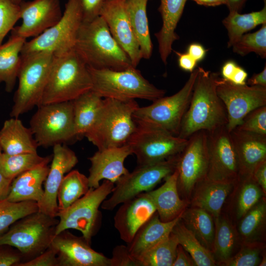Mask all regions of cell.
<instances>
[{"label": "cell", "mask_w": 266, "mask_h": 266, "mask_svg": "<svg viewBox=\"0 0 266 266\" xmlns=\"http://www.w3.org/2000/svg\"><path fill=\"white\" fill-rule=\"evenodd\" d=\"M131 154V148L127 144L120 147L98 150L88 158L91 164L88 177L89 187L98 188L101 180H107L115 184L129 172L124 166V162Z\"/></svg>", "instance_id": "22"}, {"label": "cell", "mask_w": 266, "mask_h": 266, "mask_svg": "<svg viewBox=\"0 0 266 266\" xmlns=\"http://www.w3.org/2000/svg\"><path fill=\"white\" fill-rule=\"evenodd\" d=\"M257 31L245 33L232 46L235 54L244 56L254 52L263 59L266 58V23Z\"/></svg>", "instance_id": "43"}, {"label": "cell", "mask_w": 266, "mask_h": 266, "mask_svg": "<svg viewBox=\"0 0 266 266\" xmlns=\"http://www.w3.org/2000/svg\"><path fill=\"white\" fill-rule=\"evenodd\" d=\"M192 258L188 256L181 245L178 244L175 260L172 266H195Z\"/></svg>", "instance_id": "53"}, {"label": "cell", "mask_w": 266, "mask_h": 266, "mask_svg": "<svg viewBox=\"0 0 266 266\" xmlns=\"http://www.w3.org/2000/svg\"><path fill=\"white\" fill-rule=\"evenodd\" d=\"M103 99L90 90L72 100L76 138L80 139L90 130L103 103Z\"/></svg>", "instance_id": "32"}, {"label": "cell", "mask_w": 266, "mask_h": 266, "mask_svg": "<svg viewBox=\"0 0 266 266\" xmlns=\"http://www.w3.org/2000/svg\"><path fill=\"white\" fill-rule=\"evenodd\" d=\"M230 133L237 156L239 176H252L255 168L266 161V135L237 129Z\"/></svg>", "instance_id": "23"}, {"label": "cell", "mask_w": 266, "mask_h": 266, "mask_svg": "<svg viewBox=\"0 0 266 266\" xmlns=\"http://www.w3.org/2000/svg\"><path fill=\"white\" fill-rule=\"evenodd\" d=\"M266 203L263 198L241 219L238 231L244 243H256L260 239L266 225Z\"/></svg>", "instance_id": "38"}, {"label": "cell", "mask_w": 266, "mask_h": 266, "mask_svg": "<svg viewBox=\"0 0 266 266\" xmlns=\"http://www.w3.org/2000/svg\"><path fill=\"white\" fill-rule=\"evenodd\" d=\"M92 88L88 66L74 49L55 56L41 104L72 101Z\"/></svg>", "instance_id": "4"}, {"label": "cell", "mask_w": 266, "mask_h": 266, "mask_svg": "<svg viewBox=\"0 0 266 266\" xmlns=\"http://www.w3.org/2000/svg\"><path fill=\"white\" fill-rule=\"evenodd\" d=\"M238 66L237 63L233 60L226 62L221 68L222 78L230 81Z\"/></svg>", "instance_id": "55"}, {"label": "cell", "mask_w": 266, "mask_h": 266, "mask_svg": "<svg viewBox=\"0 0 266 266\" xmlns=\"http://www.w3.org/2000/svg\"><path fill=\"white\" fill-rule=\"evenodd\" d=\"M148 0H126L127 15L138 43L142 59H149L153 51L146 7Z\"/></svg>", "instance_id": "31"}, {"label": "cell", "mask_w": 266, "mask_h": 266, "mask_svg": "<svg viewBox=\"0 0 266 266\" xmlns=\"http://www.w3.org/2000/svg\"><path fill=\"white\" fill-rule=\"evenodd\" d=\"M21 57L18 86L10 113L11 117L18 118L41 104L55 56L52 52L41 51Z\"/></svg>", "instance_id": "7"}, {"label": "cell", "mask_w": 266, "mask_h": 266, "mask_svg": "<svg viewBox=\"0 0 266 266\" xmlns=\"http://www.w3.org/2000/svg\"><path fill=\"white\" fill-rule=\"evenodd\" d=\"M135 123L136 129L127 144L135 155L138 165L155 164L176 156L188 142L187 139L173 135L159 126Z\"/></svg>", "instance_id": "10"}, {"label": "cell", "mask_w": 266, "mask_h": 266, "mask_svg": "<svg viewBox=\"0 0 266 266\" xmlns=\"http://www.w3.org/2000/svg\"><path fill=\"white\" fill-rule=\"evenodd\" d=\"M179 155L159 163L138 165L132 172L122 176L115 183L111 195L102 202L101 208L112 210L123 202L152 190L175 170Z\"/></svg>", "instance_id": "12"}, {"label": "cell", "mask_w": 266, "mask_h": 266, "mask_svg": "<svg viewBox=\"0 0 266 266\" xmlns=\"http://www.w3.org/2000/svg\"><path fill=\"white\" fill-rule=\"evenodd\" d=\"M248 73L242 67L238 66L230 82L239 85L246 84Z\"/></svg>", "instance_id": "57"}, {"label": "cell", "mask_w": 266, "mask_h": 266, "mask_svg": "<svg viewBox=\"0 0 266 266\" xmlns=\"http://www.w3.org/2000/svg\"><path fill=\"white\" fill-rule=\"evenodd\" d=\"M138 107L135 100L104 98L94 125L85 136L98 150L125 145L136 129L133 113Z\"/></svg>", "instance_id": "3"}, {"label": "cell", "mask_w": 266, "mask_h": 266, "mask_svg": "<svg viewBox=\"0 0 266 266\" xmlns=\"http://www.w3.org/2000/svg\"><path fill=\"white\" fill-rule=\"evenodd\" d=\"M180 219L200 244L212 252L215 234L213 216L203 209L192 206L184 210Z\"/></svg>", "instance_id": "33"}, {"label": "cell", "mask_w": 266, "mask_h": 266, "mask_svg": "<svg viewBox=\"0 0 266 266\" xmlns=\"http://www.w3.org/2000/svg\"><path fill=\"white\" fill-rule=\"evenodd\" d=\"M222 23L228 32V47H232L244 34L259 25L266 23V3L258 11L245 14L229 12Z\"/></svg>", "instance_id": "34"}, {"label": "cell", "mask_w": 266, "mask_h": 266, "mask_svg": "<svg viewBox=\"0 0 266 266\" xmlns=\"http://www.w3.org/2000/svg\"><path fill=\"white\" fill-rule=\"evenodd\" d=\"M178 244L176 237L171 233L142 255L138 260L141 266H172Z\"/></svg>", "instance_id": "40"}, {"label": "cell", "mask_w": 266, "mask_h": 266, "mask_svg": "<svg viewBox=\"0 0 266 266\" xmlns=\"http://www.w3.org/2000/svg\"><path fill=\"white\" fill-rule=\"evenodd\" d=\"M11 0L17 4H20L24 0Z\"/></svg>", "instance_id": "62"}, {"label": "cell", "mask_w": 266, "mask_h": 266, "mask_svg": "<svg viewBox=\"0 0 266 266\" xmlns=\"http://www.w3.org/2000/svg\"><path fill=\"white\" fill-rule=\"evenodd\" d=\"M209 158L206 178L220 182H236L239 177L237 154L227 126L207 132Z\"/></svg>", "instance_id": "16"}, {"label": "cell", "mask_w": 266, "mask_h": 266, "mask_svg": "<svg viewBox=\"0 0 266 266\" xmlns=\"http://www.w3.org/2000/svg\"><path fill=\"white\" fill-rule=\"evenodd\" d=\"M187 0H160L158 10L162 19L160 30L155 33L157 39L160 58L166 65L172 51L173 42L179 38L175 32Z\"/></svg>", "instance_id": "26"}, {"label": "cell", "mask_w": 266, "mask_h": 266, "mask_svg": "<svg viewBox=\"0 0 266 266\" xmlns=\"http://www.w3.org/2000/svg\"><path fill=\"white\" fill-rule=\"evenodd\" d=\"M235 129L266 135V105L250 111L244 117L241 123Z\"/></svg>", "instance_id": "46"}, {"label": "cell", "mask_w": 266, "mask_h": 266, "mask_svg": "<svg viewBox=\"0 0 266 266\" xmlns=\"http://www.w3.org/2000/svg\"><path fill=\"white\" fill-rule=\"evenodd\" d=\"M218 72L198 67L189 106L181 121L178 136L188 139L200 131L210 132L228 123L225 106L216 91Z\"/></svg>", "instance_id": "1"}, {"label": "cell", "mask_w": 266, "mask_h": 266, "mask_svg": "<svg viewBox=\"0 0 266 266\" xmlns=\"http://www.w3.org/2000/svg\"><path fill=\"white\" fill-rule=\"evenodd\" d=\"M198 73V68H195L183 87L175 94L161 97L148 106H139L133 113L134 120L159 126L178 136Z\"/></svg>", "instance_id": "13"}, {"label": "cell", "mask_w": 266, "mask_h": 266, "mask_svg": "<svg viewBox=\"0 0 266 266\" xmlns=\"http://www.w3.org/2000/svg\"><path fill=\"white\" fill-rule=\"evenodd\" d=\"M82 23L79 0H68L60 20L33 39L26 41L21 56L47 51L59 56L74 49Z\"/></svg>", "instance_id": "11"}, {"label": "cell", "mask_w": 266, "mask_h": 266, "mask_svg": "<svg viewBox=\"0 0 266 266\" xmlns=\"http://www.w3.org/2000/svg\"><path fill=\"white\" fill-rule=\"evenodd\" d=\"M51 164L45 181L43 196L37 203L38 211L56 217L58 211L57 194L65 176L77 164L75 153L65 144L53 146Z\"/></svg>", "instance_id": "20"}, {"label": "cell", "mask_w": 266, "mask_h": 266, "mask_svg": "<svg viewBox=\"0 0 266 266\" xmlns=\"http://www.w3.org/2000/svg\"><path fill=\"white\" fill-rule=\"evenodd\" d=\"M22 24L11 34L26 39L36 36L57 23L63 13L60 0L23 1L20 4Z\"/></svg>", "instance_id": "18"}, {"label": "cell", "mask_w": 266, "mask_h": 266, "mask_svg": "<svg viewBox=\"0 0 266 266\" xmlns=\"http://www.w3.org/2000/svg\"><path fill=\"white\" fill-rule=\"evenodd\" d=\"M263 247L260 243H244L240 251L226 261L225 266H257L262 259Z\"/></svg>", "instance_id": "44"}, {"label": "cell", "mask_w": 266, "mask_h": 266, "mask_svg": "<svg viewBox=\"0 0 266 266\" xmlns=\"http://www.w3.org/2000/svg\"></svg>", "instance_id": "64"}, {"label": "cell", "mask_w": 266, "mask_h": 266, "mask_svg": "<svg viewBox=\"0 0 266 266\" xmlns=\"http://www.w3.org/2000/svg\"><path fill=\"white\" fill-rule=\"evenodd\" d=\"M38 210L35 201L11 202L6 200L0 201V235L20 218Z\"/></svg>", "instance_id": "42"}, {"label": "cell", "mask_w": 266, "mask_h": 266, "mask_svg": "<svg viewBox=\"0 0 266 266\" xmlns=\"http://www.w3.org/2000/svg\"><path fill=\"white\" fill-rule=\"evenodd\" d=\"M114 185V183L104 180L98 188H90L86 194L68 208L58 210L56 235L64 230H76L91 244L101 225L102 214L99 208L111 193Z\"/></svg>", "instance_id": "8"}, {"label": "cell", "mask_w": 266, "mask_h": 266, "mask_svg": "<svg viewBox=\"0 0 266 266\" xmlns=\"http://www.w3.org/2000/svg\"><path fill=\"white\" fill-rule=\"evenodd\" d=\"M20 19V7L11 0H0V45Z\"/></svg>", "instance_id": "45"}, {"label": "cell", "mask_w": 266, "mask_h": 266, "mask_svg": "<svg viewBox=\"0 0 266 266\" xmlns=\"http://www.w3.org/2000/svg\"><path fill=\"white\" fill-rule=\"evenodd\" d=\"M175 52L178 56V63L180 68L184 71L192 72L195 69L198 62L187 52Z\"/></svg>", "instance_id": "51"}, {"label": "cell", "mask_w": 266, "mask_h": 266, "mask_svg": "<svg viewBox=\"0 0 266 266\" xmlns=\"http://www.w3.org/2000/svg\"><path fill=\"white\" fill-rule=\"evenodd\" d=\"M112 254L110 266H141L139 261L130 254L127 245H117Z\"/></svg>", "instance_id": "47"}, {"label": "cell", "mask_w": 266, "mask_h": 266, "mask_svg": "<svg viewBox=\"0 0 266 266\" xmlns=\"http://www.w3.org/2000/svg\"><path fill=\"white\" fill-rule=\"evenodd\" d=\"M51 158L16 176L11 185L5 200L11 202L33 201L38 203L42 199L44 189L42 184L47 176Z\"/></svg>", "instance_id": "24"}, {"label": "cell", "mask_w": 266, "mask_h": 266, "mask_svg": "<svg viewBox=\"0 0 266 266\" xmlns=\"http://www.w3.org/2000/svg\"><path fill=\"white\" fill-rule=\"evenodd\" d=\"M247 83L250 86H258L266 87V66L263 70L257 74H253L247 80Z\"/></svg>", "instance_id": "56"}, {"label": "cell", "mask_w": 266, "mask_h": 266, "mask_svg": "<svg viewBox=\"0 0 266 266\" xmlns=\"http://www.w3.org/2000/svg\"><path fill=\"white\" fill-rule=\"evenodd\" d=\"M80 5L82 22H90L100 16L105 0H78Z\"/></svg>", "instance_id": "50"}, {"label": "cell", "mask_w": 266, "mask_h": 266, "mask_svg": "<svg viewBox=\"0 0 266 266\" xmlns=\"http://www.w3.org/2000/svg\"><path fill=\"white\" fill-rule=\"evenodd\" d=\"M207 50L200 44L193 43L187 49V53L198 63L205 58Z\"/></svg>", "instance_id": "54"}, {"label": "cell", "mask_w": 266, "mask_h": 266, "mask_svg": "<svg viewBox=\"0 0 266 266\" xmlns=\"http://www.w3.org/2000/svg\"><path fill=\"white\" fill-rule=\"evenodd\" d=\"M208 165L207 132L200 130L188 139L177 163V188L182 199L188 201L196 184L206 178Z\"/></svg>", "instance_id": "14"}, {"label": "cell", "mask_w": 266, "mask_h": 266, "mask_svg": "<svg viewBox=\"0 0 266 266\" xmlns=\"http://www.w3.org/2000/svg\"><path fill=\"white\" fill-rule=\"evenodd\" d=\"M13 247L0 245V266H17L23 262L22 254Z\"/></svg>", "instance_id": "49"}, {"label": "cell", "mask_w": 266, "mask_h": 266, "mask_svg": "<svg viewBox=\"0 0 266 266\" xmlns=\"http://www.w3.org/2000/svg\"><path fill=\"white\" fill-rule=\"evenodd\" d=\"M25 42V38L11 34L6 42L0 45V83H4L7 92H11L15 85Z\"/></svg>", "instance_id": "30"}, {"label": "cell", "mask_w": 266, "mask_h": 266, "mask_svg": "<svg viewBox=\"0 0 266 266\" xmlns=\"http://www.w3.org/2000/svg\"><path fill=\"white\" fill-rule=\"evenodd\" d=\"M37 107L30 128L38 146L47 148L77 139L72 101L42 104Z\"/></svg>", "instance_id": "9"}, {"label": "cell", "mask_w": 266, "mask_h": 266, "mask_svg": "<svg viewBox=\"0 0 266 266\" xmlns=\"http://www.w3.org/2000/svg\"><path fill=\"white\" fill-rule=\"evenodd\" d=\"M247 0H226V5L228 7L229 12L237 11L239 12L241 11L243 7ZM265 4L266 0H263Z\"/></svg>", "instance_id": "59"}, {"label": "cell", "mask_w": 266, "mask_h": 266, "mask_svg": "<svg viewBox=\"0 0 266 266\" xmlns=\"http://www.w3.org/2000/svg\"><path fill=\"white\" fill-rule=\"evenodd\" d=\"M89 189L88 177L77 170L70 171L64 176L58 190V210L68 208L86 194Z\"/></svg>", "instance_id": "37"}, {"label": "cell", "mask_w": 266, "mask_h": 266, "mask_svg": "<svg viewBox=\"0 0 266 266\" xmlns=\"http://www.w3.org/2000/svg\"><path fill=\"white\" fill-rule=\"evenodd\" d=\"M259 266H266V255H263L262 257V259L261 260V261L259 263Z\"/></svg>", "instance_id": "61"}, {"label": "cell", "mask_w": 266, "mask_h": 266, "mask_svg": "<svg viewBox=\"0 0 266 266\" xmlns=\"http://www.w3.org/2000/svg\"><path fill=\"white\" fill-rule=\"evenodd\" d=\"M12 180L5 177L0 171V201L5 200L10 192Z\"/></svg>", "instance_id": "58"}, {"label": "cell", "mask_w": 266, "mask_h": 266, "mask_svg": "<svg viewBox=\"0 0 266 266\" xmlns=\"http://www.w3.org/2000/svg\"><path fill=\"white\" fill-rule=\"evenodd\" d=\"M237 181L240 190L236 200L235 215L237 219H240L263 198L265 194L252 176H239Z\"/></svg>", "instance_id": "41"}, {"label": "cell", "mask_w": 266, "mask_h": 266, "mask_svg": "<svg viewBox=\"0 0 266 266\" xmlns=\"http://www.w3.org/2000/svg\"><path fill=\"white\" fill-rule=\"evenodd\" d=\"M58 222L57 217L38 210L13 223L0 235V245L6 244L18 249L23 262L30 260L50 246Z\"/></svg>", "instance_id": "6"}, {"label": "cell", "mask_w": 266, "mask_h": 266, "mask_svg": "<svg viewBox=\"0 0 266 266\" xmlns=\"http://www.w3.org/2000/svg\"><path fill=\"white\" fill-rule=\"evenodd\" d=\"M17 266H59L56 252L49 246L35 258L20 263Z\"/></svg>", "instance_id": "48"}, {"label": "cell", "mask_w": 266, "mask_h": 266, "mask_svg": "<svg viewBox=\"0 0 266 266\" xmlns=\"http://www.w3.org/2000/svg\"><path fill=\"white\" fill-rule=\"evenodd\" d=\"M0 146L8 155L37 153L38 147L30 128L17 117L4 121L0 130Z\"/></svg>", "instance_id": "29"}, {"label": "cell", "mask_w": 266, "mask_h": 266, "mask_svg": "<svg viewBox=\"0 0 266 266\" xmlns=\"http://www.w3.org/2000/svg\"><path fill=\"white\" fill-rule=\"evenodd\" d=\"M171 233L176 237L178 244L190 255L196 266L216 265L217 262L212 253L200 244L194 235L184 226L181 219L173 227Z\"/></svg>", "instance_id": "36"}, {"label": "cell", "mask_w": 266, "mask_h": 266, "mask_svg": "<svg viewBox=\"0 0 266 266\" xmlns=\"http://www.w3.org/2000/svg\"><path fill=\"white\" fill-rule=\"evenodd\" d=\"M215 234L212 253L219 264L233 256L236 246L237 237L233 226L221 215L214 219Z\"/></svg>", "instance_id": "35"}, {"label": "cell", "mask_w": 266, "mask_h": 266, "mask_svg": "<svg viewBox=\"0 0 266 266\" xmlns=\"http://www.w3.org/2000/svg\"><path fill=\"white\" fill-rule=\"evenodd\" d=\"M181 215L171 221L165 222L160 219L156 212L138 229L131 241L127 244L130 254L138 260L144 253L170 234Z\"/></svg>", "instance_id": "28"}, {"label": "cell", "mask_w": 266, "mask_h": 266, "mask_svg": "<svg viewBox=\"0 0 266 266\" xmlns=\"http://www.w3.org/2000/svg\"><path fill=\"white\" fill-rule=\"evenodd\" d=\"M197 4L205 6H216L222 4L226 5V0H192Z\"/></svg>", "instance_id": "60"}, {"label": "cell", "mask_w": 266, "mask_h": 266, "mask_svg": "<svg viewBox=\"0 0 266 266\" xmlns=\"http://www.w3.org/2000/svg\"><path fill=\"white\" fill-rule=\"evenodd\" d=\"M252 177L262 189L265 195L266 193V161L259 165L254 170Z\"/></svg>", "instance_id": "52"}, {"label": "cell", "mask_w": 266, "mask_h": 266, "mask_svg": "<svg viewBox=\"0 0 266 266\" xmlns=\"http://www.w3.org/2000/svg\"><path fill=\"white\" fill-rule=\"evenodd\" d=\"M126 0H105L100 16L122 49L136 67L142 59L137 41L132 30L125 6Z\"/></svg>", "instance_id": "19"}, {"label": "cell", "mask_w": 266, "mask_h": 266, "mask_svg": "<svg viewBox=\"0 0 266 266\" xmlns=\"http://www.w3.org/2000/svg\"><path fill=\"white\" fill-rule=\"evenodd\" d=\"M51 156L41 157L37 152L16 155L2 153L0 171L5 177L13 180L18 175L41 164Z\"/></svg>", "instance_id": "39"}, {"label": "cell", "mask_w": 266, "mask_h": 266, "mask_svg": "<svg viewBox=\"0 0 266 266\" xmlns=\"http://www.w3.org/2000/svg\"><path fill=\"white\" fill-rule=\"evenodd\" d=\"M74 49L91 68L123 70L134 67L100 16L91 21L82 23Z\"/></svg>", "instance_id": "2"}, {"label": "cell", "mask_w": 266, "mask_h": 266, "mask_svg": "<svg viewBox=\"0 0 266 266\" xmlns=\"http://www.w3.org/2000/svg\"><path fill=\"white\" fill-rule=\"evenodd\" d=\"M216 91L226 109V126L230 132L239 125L250 111L266 105L265 87L236 85L220 76Z\"/></svg>", "instance_id": "15"}, {"label": "cell", "mask_w": 266, "mask_h": 266, "mask_svg": "<svg viewBox=\"0 0 266 266\" xmlns=\"http://www.w3.org/2000/svg\"><path fill=\"white\" fill-rule=\"evenodd\" d=\"M121 204L114 215V226L120 238L128 244L156 212V209L147 192L141 193Z\"/></svg>", "instance_id": "21"}, {"label": "cell", "mask_w": 266, "mask_h": 266, "mask_svg": "<svg viewBox=\"0 0 266 266\" xmlns=\"http://www.w3.org/2000/svg\"><path fill=\"white\" fill-rule=\"evenodd\" d=\"M236 181L220 182L203 179L196 184L192 192V206L205 210L214 219L218 217Z\"/></svg>", "instance_id": "27"}, {"label": "cell", "mask_w": 266, "mask_h": 266, "mask_svg": "<svg viewBox=\"0 0 266 266\" xmlns=\"http://www.w3.org/2000/svg\"><path fill=\"white\" fill-rule=\"evenodd\" d=\"M2 150H1V147H0V156H1V154H2Z\"/></svg>", "instance_id": "63"}, {"label": "cell", "mask_w": 266, "mask_h": 266, "mask_svg": "<svg viewBox=\"0 0 266 266\" xmlns=\"http://www.w3.org/2000/svg\"><path fill=\"white\" fill-rule=\"evenodd\" d=\"M88 68L92 82L91 90L101 98L153 101L166 93L164 90L157 88L146 79L136 67L123 70Z\"/></svg>", "instance_id": "5"}, {"label": "cell", "mask_w": 266, "mask_h": 266, "mask_svg": "<svg viewBox=\"0 0 266 266\" xmlns=\"http://www.w3.org/2000/svg\"><path fill=\"white\" fill-rule=\"evenodd\" d=\"M178 172L176 169L164 180L159 188L147 192L156 209L160 219L165 222L173 220L181 215L188 205L182 199L177 188Z\"/></svg>", "instance_id": "25"}, {"label": "cell", "mask_w": 266, "mask_h": 266, "mask_svg": "<svg viewBox=\"0 0 266 266\" xmlns=\"http://www.w3.org/2000/svg\"><path fill=\"white\" fill-rule=\"evenodd\" d=\"M56 252L59 266H110V258L94 250L83 236L64 230L50 245Z\"/></svg>", "instance_id": "17"}]
</instances>
